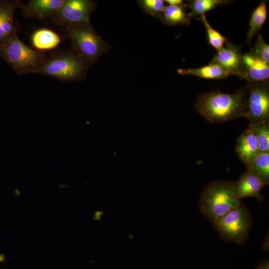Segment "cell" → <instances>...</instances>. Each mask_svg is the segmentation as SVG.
I'll return each mask as SVG.
<instances>
[{"instance_id": "1", "label": "cell", "mask_w": 269, "mask_h": 269, "mask_svg": "<svg viewBox=\"0 0 269 269\" xmlns=\"http://www.w3.org/2000/svg\"><path fill=\"white\" fill-rule=\"evenodd\" d=\"M246 107L245 88L233 94L219 91L199 96L195 109L206 121L220 123L244 117Z\"/></svg>"}, {"instance_id": "2", "label": "cell", "mask_w": 269, "mask_h": 269, "mask_svg": "<svg viewBox=\"0 0 269 269\" xmlns=\"http://www.w3.org/2000/svg\"><path fill=\"white\" fill-rule=\"evenodd\" d=\"M234 183L215 180L207 184L203 189L199 201L200 210L212 223L242 203L235 195Z\"/></svg>"}, {"instance_id": "3", "label": "cell", "mask_w": 269, "mask_h": 269, "mask_svg": "<svg viewBox=\"0 0 269 269\" xmlns=\"http://www.w3.org/2000/svg\"><path fill=\"white\" fill-rule=\"evenodd\" d=\"M70 38L72 50L89 65L106 54L111 46L98 35L91 22H81L65 26Z\"/></svg>"}, {"instance_id": "4", "label": "cell", "mask_w": 269, "mask_h": 269, "mask_svg": "<svg viewBox=\"0 0 269 269\" xmlns=\"http://www.w3.org/2000/svg\"><path fill=\"white\" fill-rule=\"evenodd\" d=\"M0 56L19 75L37 74L47 57L42 51L34 50L18 37L17 31L0 44Z\"/></svg>"}, {"instance_id": "5", "label": "cell", "mask_w": 269, "mask_h": 269, "mask_svg": "<svg viewBox=\"0 0 269 269\" xmlns=\"http://www.w3.org/2000/svg\"><path fill=\"white\" fill-rule=\"evenodd\" d=\"M89 65L72 50L47 57L37 74L49 76L62 81H82Z\"/></svg>"}, {"instance_id": "6", "label": "cell", "mask_w": 269, "mask_h": 269, "mask_svg": "<svg viewBox=\"0 0 269 269\" xmlns=\"http://www.w3.org/2000/svg\"><path fill=\"white\" fill-rule=\"evenodd\" d=\"M213 224L224 240L241 245L247 239L252 219L247 208L241 203L218 218Z\"/></svg>"}, {"instance_id": "7", "label": "cell", "mask_w": 269, "mask_h": 269, "mask_svg": "<svg viewBox=\"0 0 269 269\" xmlns=\"http://www.w3.org/2000/svg\"><path fill=\"white\" fill-rule=\"evenodd\" d=\"M245 89L246 107L244 117L249 120V124L269 122V81L248 83Z\"/></svg>"}, {"instance_id": "8", "label": "cell", "mask_w": 269, "mask_h": 269, "mask_svg": "<svg viewBox=\"0 0 269 269\" xmlns=\"http://www.w3.org/2000/svg\"><path fill=\"white\" fill-rule=\"evenodd\" d=\"M96 7V2L93 0H64L52 20L54 24L60 26L89 22L91 14Z\"/></svg>"}, {"instance_id": "9", "label": "cell", "mask_w": 269, "mask_h": 269, "mask_svg": "<svg viewBox=\"0 0 269 269\" xmlns=\"http://www.w3.org/2000/svg\"><path fill=\"white\" fill-rule=\"evenodd\" d=\"M243 54L241 46L227 40L224 46L217 51L210 63L219 65L230 75L241 78Z\"/></svg>"}, {"instance_id": "10", "label": "cell", "mask_w": 269, "mask_h": 269, "mask_svg": "<svg viewBox=\"0 0 269 269\" xmlns=\"http://www.w3.org/2000/svg\"><path fill=\"white\" fill-rule=\"evenodd\" d=\"M269 63L259 58L250 51L243 54L242 77L248 83L269 81Z\"/></svg>"}, {"instance_id": "11", "label": "cell", "mask_w": 269, "mask_h": 269, "mask_svg": "<svg viewBox=\"0 0 269 269\" xmlns=\"http://www.w3.org/2000/svg\"><path fill=\"white\" fill-rule=\"evenodd\" d=\"M23 4L19 0L0 1V44L17 31L18 24L14 23L13 20L14 12Z\"/></svg>"}, {"instance_id": "12", "label": "cell", "mask_w": 269, "mask_h": 269, "mask_svg": "<svg viewBox=\"0 0 269 269\" xmlns=\"http://www.w3.org/2000/svg\"><path fill=\"white\" fill-rule=\"evenodd\" d=\"M64 0H30L20 7L21 13L26 18L44 20L52 18Z\"/></svg>"}, {"instance_id": "13", "label": "cell", "mask_w": 269, "mask_h": 269, "mask_svg": "<svg viewBox=\"0 0 269 269\" xmlns=\"http://www.w3.org/2000/svg\"><path fill=\"white\" fill-rule=\"evenodd\" d=\"M266 184L258 177L247 171L240 176L234 183V192L237 197L241 200L248 197H255L263 200L260 191Z\"/></svg>"}, {"instance_id": "14", "label": "cell", "mask_w": 269, "mask_h": 269, "mask_svg": "<svg viewBox=\"0 0 269 269\" xmlns=\"http://www.w3.org/2000/svg\"><path fill=\"white\" fill-rule=\"evenodd\" d=\"M239 158L246 165L260 152L255 134L248 128L238 137L235 147Z\"/></svg>"}, {"instance_id": "15", "label": "cell", "mask_w": 269, "mask_h": 269, "mask_svg": "<svg viewBox=\"0 0 269 269\" xmlns=\"http://www.w3.org/2000/svg\"><path fill=\"white\" fill-rule=\"evenodd\" d=\"M186 8L185 4L165 6L159 19L163 24L169 26L189 25L192 18Z\"/></svg>"}, {"instance_id": "16", "label": "cell", "mask_w": 269, "mask_h": 269, "mask_svg": "<svg viewBox=\"0 0 269 269\" xmlns=\"http://www.w3.org/2000/svg\"><path fill=\"white\" fill-rule=\"evenodd\" d=\"M32 46L38 51L55 48L60 43L59 35L50 29L42 28L35 30L31 35Z\"/></svg>"}, {"instance_id": "17", "label": "cell", "mask_w": 269, "mask_h": 269, "mask_svg": "<svg viewBox=\"0 0 269 269\" xmlns=\"http://www.w3.org/2000/svg\"><path fill=\"white\" fill-rule=\"evenodd\" d=\"M177 71L181 75H191L207 79H222L230 76L221 66L210 62L199 68L178 69Z\"/></svg>"}, {"instance_id": "18", "label": "cell", "mask_w": 269, "mask_h": 269, "mask_svg": "<svg viewBox=\"0 0 269 269\" xmlns=\"http://www.w3.org/2000/svg\"><path fill=\"white\" fill-rule=\"evenodd\" d=\"M267 17V1L262 0L254 9L251 16L247 34L246 44H250L254 36L262 29Z\"/></svg>"}, {"instance_id": "19", "label": "cell", "mask_w": 269, "mask_h": 269, "mask_svg": "<svg viewBox=\"0 0 269 269\" xmlns=\"http://www.w3.org/2000/svg\"><path fill=\"white\" fill-rule=\"evenodd\" d=\"M246 166V171L260 178L266 185L269 184V152H260Z\"/></svg>"}, {"instance_id": "20", "label": "cell", "mask_w": 269, "mask_h": 269, "mask_svg": "<svg viewBox=\"0 0 269 269\" xmlns=\"http://www.w3.org/2000/svg\"><path fill=\"white\" fill-rule=\"evenodd\" d=\"M231 1L228 0H190L186 1L185 5L189 8V13L193 18Z\"/></svg>"}, {"instance_id": "21", "label": "cell", "mask_w": 269, "mask_h": 269, "mask_svg": "<svg viewBox=\"0 0 269 269\" xmlns=\"http://www.w3.org/2000/svg\"><path fill=\"white\" fill-rule=\"evenodd\" d=\"M248 127L253 130L255 134L259 152H269V122L249 124Z\"/></svg>"}, {"instance_id": "22", "label": "cell", "mask_w": 269, "mask_h": 269, "mask_svg": "<svg viewBox=\"0 0 269 269\" xmlns=\"http://www.w3.org/2000/svg\"><path fill=\"white\" fill-rule=\"evenodd\" d=\"M199 17L205 27L209 44L217 51L219 50L224 46L228 39L211 26L205 14H202Z\"/></svg>"}, {"instance_id": "23", "label": "cell", "mask_w": 269, "mask_h": 269, "mask_svg": "<svg viewBox=\"0 0 269 269\" xmlns=\"http://www.w3.org/2000/svg\"><path fill=\"white\" fill-rule=\"evenodd\" d=\"M137 2L143 11L156 18H160L165 7L162 0H140Z\"/></svg>"}, {"instance_id": "24", "label": "cell", "mask_w": 269, "mask_h": 269, "mask_svg": "<svg viewBox=\"0 0 269 269\" xmlns=\"http://www.w3.org/2000/svg\"><path fill=\"white\" fill-rule=\"evenodd\" d=\"M254 55L269 63V45L267 44L262 35L258 34L253 47L250 50Z\"/></svg>"}, {"instance_id": "25", "label": "cell", "mask_w": 269, "mask_h": 269, "mask_svg": "<svg viewBox=\"0 0 269 269\" xmlns=\"http://www.w3.org/2000/svg\"><path fill=\"white\" fill-rule=\"evenodd\" d=\"M256 269H269V261L264 260L262 261L258 264Z\"/></svg>"}, {"instance_id": "26", "label": "cell", "mask_w": 269, "mask_h": 269, "mask_svg": "<svg viewBox=\"0 0 269 269\" xmlns=\"http://www.w3.org/2000/svg\"><path fill=\"white\" fill-rule=\"evenodd\" d=\"M164 1L168 3L169 5L177 6L182 4L183 2L182 0H166Z\"/></svg>"}]
</instances>
